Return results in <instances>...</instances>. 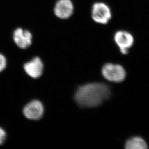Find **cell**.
I'll list each match as a JSON object with an SVG mask.
<instances>
[{"label":"cell","instance_id":"obj_11","mask_svg":"<svg viewBox=\"0 0 149 149\" xmlns=\"http://www.w3.org/2000/svg\"><path fill=\"white\" fill-rule=\"evenodd\" d=\"M6 134L3 128L0 127V145H3L6 141Z\"/></svg>","mask_w":149,"mask_h":149},{"label":"cell","instance_id":"obj_1","mask_svg":"<svg viewBox=\"0 0 149 149\" xmlns=\"http://www.w3.org/2000/svg\"><path fill=\"white\" fill-rule=\"evenodd\" d=\"M111 95L110 86L103 83H88L78 87L74 99L79 107H98Z\"/></svg>","mask_w":149,"mask_h":149},{"label":"cell","instance_id":"obj_9","mask_svg":"<svg viewBox=\"0 0 149 149\" xmlns=\"http://www.w3.org/2000/svg\"><path fill=\"white\" fill-rule=\"evenodd\" d=\"M125 147L127 149H145L148 148V145L141 137L133 136L126 141Z\"/></svg>","mask_w":149,"mask_h":149},{"label":"cell","instance_id":"obj_4","mask_svg":"<svg viewBox=\"0 0 149 149\" xmlns=\"http://www.w3.org/2000/svg\"><path fill=\"white\" fill-rule=\"evenodd\" d=\"M114 40L120 52L123 55H127L128 53L129 49L132 47L134 42L132 35L127 31H120L116 33Z\"/></svg>","mask_w":149,"mask_h":149},{"label":"cell","instance_id":"obj_7","mask_svg":"<svg viewBox=\"0 0 149 149\" xmlns=\"http://www.w3.org/2000/svg\"><path fill=\"white\" fill-rule=\"evenodd\" d=\"M32 35L30 31L17 28L15 31L13 38L15 42L21 49H26L32 44Z\"/></svg>","mask_w":149,"mask_h":149},{"label":"cell","instance_id":"obj_6","mask_svg":"<svg viewBox=\"0 0 149 149\" xmlns=\"http://www.w3.org/2000/svg\"><path fill=\"white\" fill-rule=\"evenodd\" d=\"M23 67L26 72L34 79L40 77L44 71L43 63L39 57L33 58L31 61L25 64Z\"/></svg>","mask_w":149,"mask_h":149},{"label":"cell","instance_id":"obj_3","mask_svg":"<svg viewBox=\"0 0 149 149\" xmlns=\"http://www.w3.org/2000/svg\"><path fill=\"white\" fill-rule=\"evenodd\" d=\"M92 17L99 24H107L111 18V11L104 3H95L92 9Z\"/></svg>","mask_w":149,"mask_h":149},{"label":"cell","instance_id":"obj_8","mask_svg":"<svg viewBox=\"0 0 149 149\" xmlns=\"http://www.w3.org/2000/svg\"><path fill=\"white\" fill-rule=\"evenodd\" d=\"M73 12V4L70 0H58L54 8L55 15L61 19L69 18Z\"/></svg>","mask_w":149,"mask_h":149},{"label":"cell","instance_id":"obj_5","mask_svg":"<svg viewBox=\"0 0 149 149\" xmlns=\"http://www.w3.org/2000/svg\"><path fill=\"white\" fill-rule=\"evenodd\" d=\"M23 113L28 119L37 121L41 119L44 115V106L39 100H33L25 106Z\"/></svg>","mask_w":149,"mask_h":149},{"label":"cell","instance_id":"obj_10","mask_svg":"<svg viewBox=\"0 0 149 149\" xmlns=\"http://www.w3.org/2000/svg\"><path fill=\"white\" fill-rule=\"evenodd\" d=\"M7 65L6 59L3 55L0 54V72L6 69Z\"/></svg>","mask_w":149,"mask_h":149},{"label":"cell","instance_id":"obj_2","mask_svg":"<svg viewBox=\"0 0 149 149\" xmlns=\"http://www.w3.org/2000/svg\"><path fill=\"white\" fill-rule=\"evenodd\" d=\"M101 73L105 79L109 82L121 83L125 80L127 72L122 65L108 63L103 66Z\"/></svg>","mask_w":149,"mask_h":149}]
</instances>
